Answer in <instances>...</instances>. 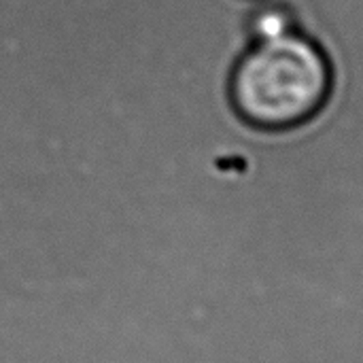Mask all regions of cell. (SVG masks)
I'll return each instance as SVG.
<instances>
[{
  "mask_svg": "<svg viewBox=\"0 0 363 363\" xmlns=\"http://www.w3.org/2000/svg\"><path fill=\"white\" fill-rule=\"evenodd\" d=\"M330 64L302 32L253 43L232 72L238 113L259 128H289L313 117L330 94Z\"/></svg>",
  "mask_w": 363,
  "mask_h": 363,
  "instance_id": "obj_1",
  "label": "cell"
}]
</instances>
